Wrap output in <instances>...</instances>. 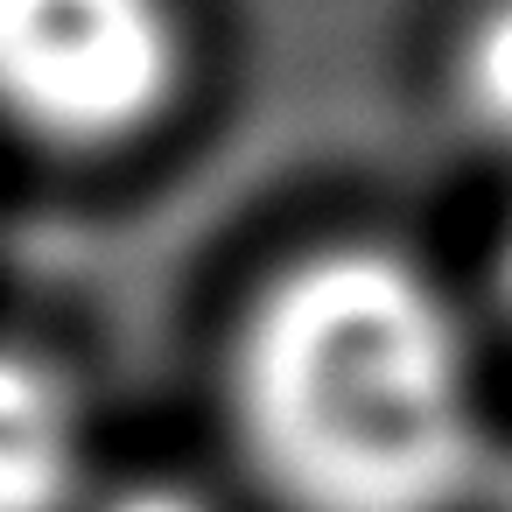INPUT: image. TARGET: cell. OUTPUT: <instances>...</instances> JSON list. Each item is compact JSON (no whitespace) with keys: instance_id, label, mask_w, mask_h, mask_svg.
Returning <instances> with one entry per match:
<instances>
[{"instance_id":"6da1fadb","label":"cell","mask_w":512,"mask_h":512,"mask_svg":"<svg viewBox=\"0 0 512 512\" xmlns=\"http://www.w3.org/2000/svg\"><path fill=\"white\" fill-rule=\"evenodd\" d=\"M232 421L281 512H463L498 463L456 302L365 239L260 288L232 344Z\"/></svg>"},{"instance_id":"7a4b0ae2","label":"cell","mask_w":512,"mask_h":512,"mask_svg":"<svg viewBox=\"0 0 512 512\" xmlns=\"http://www.w3.org/2000/svg\"><path fill=\"white\" fill-rule=\"evenodd\" d=\"M183 78L169 0H0V120L43 148H113Z\"/></svg>"},{"instance_id":"3957f363","label":"cell","mask_w":512,"mask_h":512,"mask_svg":"<svg viewBox=\"0 0 512 512\" xmlns=\"http://www.w3.org/2000/svg\"><path fill=\"white\" fill-rule=\"evenodd\" d=\"M85 484V414L71 379L0 344V512H71Z\"/></svg>"},{"instance_id":"277c9868","label":"cell","mask_w":512,"mask_h":512,"mask_svg":"<svg viewBox=\"0 0 512 512\" xmlns=\"http://www.w3.org/2000/svg\"><path fill=\"white\" fill-rule=\"evenodd\" d=\"M456 99L470 127L498 148H512V0L477 8V22L456 43Z\"/></svg>"},{"instance_id":"5b68a950","label":"cell","mask_w":512,"mask_h":512,"mask_svg":"<svg viewBox=\"0 0 512 512\" xmlns=\"http://www.w3.org/2000/svg\"><path fill=\"white\" fill-rule=\"evenodd\" d=\"M92 512H211L190 484H169V477H141V484H120L106 491Z\"/></svg>"},{"instance_id":"8992f818","label":"cell","mask_w":512,"mask_h":512,"mask_svg":"<svg viewBox=\"0 0 512 512\" xmlns=\"http://www.w3.org/2000/svg\"><path fill=\"white\" fill-rule=\"evenodd\" d=\"M484 491H491V505H498V512H512V456H498V463H491V484H484Z\"/></svg>"},{"instance_id":"52a82bcc","label":"cell","mask_w":512,"mask_h":512,"mask_svg":"<svg viewBox=\"0 0 512 512\" xmlns=\"http://www.w3.org/2000/svg\"><path fill=\"white\" fill-rule=\"evenodd\" d=\"M498 281H505V309H512V239H505V274Z\"/></svg>"}]
</instances>
